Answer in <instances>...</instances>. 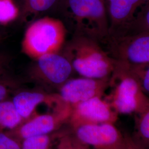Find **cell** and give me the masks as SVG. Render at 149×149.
Instances as JSON below:
<instances>
[{"mask_svg":"<svg viewBox=\"0 0 149 149\" xmlns=\"http://www.w3.org/2000/svg\"><path fill=\"white\" fill-rule=\"evenodd\" d=\"M74 72L81 77L91 79L111 77L116 61L95 40L75 34L63 49Z\"/></svg>","mask_w":149,"mask_h":149,"instance_id":"6da1fadb","label":"cell"},{"mask_svg":"<svg viewBox=\"0 0 149 149\" xmlns=\"http://www.w3.org/2000/svg\"><path fill=\"white\" fill-rule=\"evenodd\" d=\"M22 41V52L34 60L59 53L66 44L67 30L60 19L44 17L29 24Z\"/></svg>","mask_w":149,"mask_h":149,"instance_id":"7a4b0ae2","label":"cell"},{"mask_svg":"<svg viewBox=\"0 0 149 149\" xmlns=\"http://www.w3.org/2000/svg\"><path fill=\"white\" fill-rule=\"evenodd\" d=\"M110 93L104 98L118 114H140L149 107V97L138 79L122 64L116 61L110 77Z\"/></svg>","mask_w":149,"mask_h":149,"instance_id":"3957f363","label":"cell"},{"mask_svg":"<svg viewBox=\"0 0 149 149\" xmlns=\"http://www.w3.org/2000/svg\"><path fill=\"white\" fill-rule=\"evenodd\" d=\"M75 34L105 43L109 34L106 0H66Z\"/></svg>","mask_w":149,"mask_h":149,"instance_id":"277c9868","label":"cell"},{"mask_svg":"<svg viewBox=\"0 0 149 149\" xmlns=\"http://www.w3.org/2000/svg\"><path fill=\"white\" fill-rule=\"evenodd\" d=\"M107 52L118 63L128 66L149 64V33L129 31L109 36Z\"/></svg>","mask_w":149,"mask_h":149,"instance_id":"5b68a950","label":"cell"},{"mask_svg":"<svg viewBox=\"0 0 149 149\" xmlns=\"http://www.w3.org/2000/svg\"><path fill=\"white\" fill-rule=\"evenodd\" d=\"M33 61L29 70V77L47 88L58 90L74 72L68 59L60 53L47 54Z\"/></svg>","mask_w":149,"mask_h":149,"instance_id":"8992f818","label":"cell"},{"mask_svg":"<svg viewBox=\"0 0 149 149\" xmlns=\"http://www.w3.org/2000/svg\"><path fill=\"white\" fill-rule=\"evenodd\" d=\"M71 112V107L68 105L49 113H34L17 127L7 132L20 142L26 139L50 135L69 122Z\"/></svg>","mask_w":149,"mask_h":149,"instance_id":"52a82bcc","label":"cell"},{"mask_svg":"<svg viewBox=\"0 0 149 149\" xmlns=\"http://www.w3.org/2000/svg\"><path fill=\"white\" fill-rule=\"evenodd\" d=\"M69 124L71 129L86 124L114 123L118 114L105 99L96 97L71 106Z\"/></svg>","mask_w":149,"mask_h":149,"instance_id":"ba28073f","label":"cell"},{"mask_svg":"<svg viewBox=\"0 0 149 149\" xmlns=\"http://www.w3.org/2000/svg\"><path fill=\"white\" fill-rule=\"evenodd\" d=\"M72 132L91 149H122L124 140V135L114 123L83 125Z\"/></svg>","mask_w":149,"mask_h":149,"instance_id":"9c48e42d","label":"cell"},{"mask_svg":"<svg viewBox=\"0 0 149 149\" xmlns=\"http://www.w3.org/2000/svg\"><path fill=\"white\" fill-rule=\"evenodd\" d=\"M109 85L110 77L70 79L59 88L58 93L66 103L72 106L93 97H103Z\"/></svg>","mask_w":149,"mask_h":149,"instance_id":"30bf717a","label":"cell"},{"mask_svg":"<svg viewBox=\"0 0 149 149\" xmlns=\"http://www.w3.org/2000/svg\"><path fill=\"white\" fill-rule=\"evenodd\" d=\"M11 100L23 120L34 114L39 105L45 104L53 111L60 109L68 105L58 93H49L41 91L18 90L15 92Z\"/></svg>","mask_w":149,"mask_h":149,"instance_id":"8fae6325","label":"cell"},{"mask_svg":"<svg viewBox=\"0 0 149 149\" xmlns=\"http://www.w3.org/2000/svg\"><path fill=\"white\" fill-rule=\"evenodd\" d=\"M148 0H106L109 23V36L124 31Z\"/></svg>","mask_w":149,"mask_h":149,"instance_id":"7c38bea8","label":"cell"},{"mask_svg":"<svg viewBox=\"0 0 149 149\" xmlns=\"http://www.w3.org/2000/svg\"><path fill=\"white\" fill-rule=\"evenodd\" d=\"M23 121L11 100L0 102V132L12 130Z\"/></svg>","mask_w":149,"mask_h":149,"instance_id":"4fadbf2b","label":"cell"},{"mask_svg":"<svg viewBox=\"0 0 149 149\" xmlns=\"http://www.w3.org/2000/svg\"><path fill=\"white\" fill-rule=\"evenodd\" d=\"M58 0H23L22 19L31 23L39 15L51 9Z\"/></svg>","mask_w":149,"mask_h":149,"instance_id":"5bb4252c","label":"cell"},{"mask_svg":"<svg viewBox=\"0 0 149 149\" xmlns=\"http://www.w3.org/2000/svg\"><path fill=\"white\" fill-rule=\"evenodd\" d=\"M134 143L139 149H149V107L136 115L133 136Z\"/></svg>","mask_w":149,"mask_h":149,"instance_id":"9a60e30c","label":"cell"},{"mask_svg":"<svg viewBox=\"0 0 149 149\" xmlns=\"http://www.w3.org/2000/svg\"><path fill=\"white\" fill-rule=\"evenodd\" d=\"M129 31L149 33V0L139 8L128 27L119 34Z\"/></svg>","mask_w":149,"mask_h":149,"instance_id":"2e32d148","label":"cell"},{"mask_svg":"<svg viewBox=\"0 0 149 149\" xmlns=\"http://www.w3.org/2000/svg\"><path fill=\"white\" fill-rule=\"evenodd\" d=\"M19 14L13 0H0V24H7L14 21Z\"/></svg>","mask_w":149,"mask_h":149,"instance_id":"e0dca14e","label":"cell"},{"mask_svg":"<svg viewBox=\"0 0 149 149\" xmlns=\"http://www.w3.org/2000/svg\"><path fill=\"white\" fill-rule=\"evenodd\" d=\"M56 145V149H91L77 138L72 132L60 134Z\"/></svg>","mask_w":149,"mask_h":149,"instance_id":"ac0fdd59","label":"cell"},{"mask_svg":"<svg viewBox=\"0 0 149 149\" xmlns=\"http://www.w3.org/2000/svg\"><path fill=\"white\" fill-rule=\"evenodd\" d=\"M52 135L34 136L21 141V149H53Z\"/></svg>","mask_w":149,"mask_h":149,"instance_id":"d6986e66","label":"cell"},{"mask_svg":"<svg viewBox=\"0 0 149 149\" xmlns=\"http://www.w3.org/2000/svg\"><path fill=\"white\" fill-rule=\"evenodd\" d=\"M122 65L138 79L143 92L149 97V64L135 66Z\"/></svg>","mask_w":149,"mask_h":149,"instance_id":"ffe728a7","label":"cell"},{"mask_svg":"<svg viewBox=\"0 0 149 149\" xmlns=\"http://www.w3.org/2000/svg\"><path fill=\"white\" fill-rule=\"evenodd\" d=\"M19 85L17 81L5 75L0 77V102L8 99L12 93L19 90Z\"/></svg>","mask_w":149,"mask_h":149,"instance_id":"44dd1931","label":"cell"},{"mask_svg":"<svg viewBox=\"0 0 149 149\" xmlns=\"http://www.w3.org/2000/svg\"><path fill=\"white\" fill-rule=\"evenodd\" d=\"M0 149H21V142L7 132H0Z\"/></svg>","mask_w":149,"mask_h":149,"instance_id":"7402d4cb","label":"cell"},{"mask_svg":"<svg viewBox=\"0 0 149 149\" xmlns=\"http://www.w3.org/2000/svg\"><path fill=\"white\" fill-rule=\"evenodd\" d=\"M11 59L5 54L0 53V77L5 75Z\"/></svg>","mask_w":149,"mask_h":149,"instance_id":"603a6c76","label":"cell"},{"mask_svg":"<svg viewBox=\"0 0 149 149\" xmlns=\"http://www.w3.org/2000/svg\"><path fill=\"white\" fill-rule=\"evenodd\" d=\"M122 149H139L134 143L132 136L128 134L124 135V140Z\"/></svg>","mask_w":149,"mask_h":149,"instance_id":"cb8c5ba5","label":"cell"}]
</instances>
